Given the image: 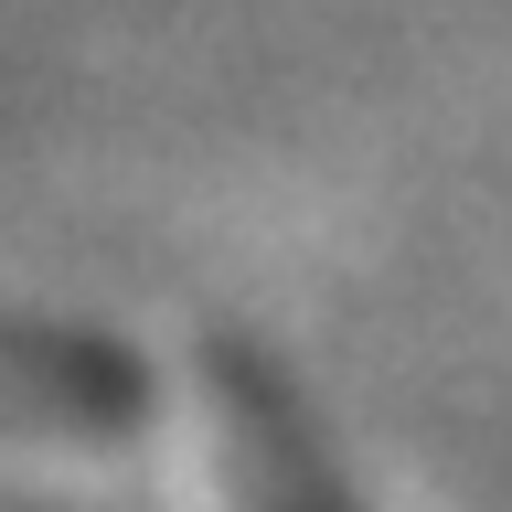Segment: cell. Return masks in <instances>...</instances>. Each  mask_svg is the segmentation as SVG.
<instances>
[{
	"mask_svg": "<svg viewBox=\"0 0 512 512\" xmlns=\"http://www.w3.org/2000/svg\"><path fill=\"white\" fill-rule=\"evenodd\" d=\"M214 395H224V438H235V470H246V502L256 512H352L342 470L320 459L310 416L288 406V384L246 352L214 363Z\"/></svg>",
	"mask_w": 512,
	"mask_h": 512,
	"instance_id": "6da1fadb",
	"label": "cell"
},
{
	"mask_svg": "<svg viewBox=\"0 0 512 512\" xmlns=\"http://www.w3.org/2000/svg\"><path fill=\"white\" fill-rule=\"evenodd\" d=\"M139 384L107 342H64V331H0V416H54V427H107Z\"/></svg>",
	"mask_w": 512,
	"mask_h": 512,
	"instance_id": "7a4b0ae2",
	"label": "cell"
}]
</instances>
